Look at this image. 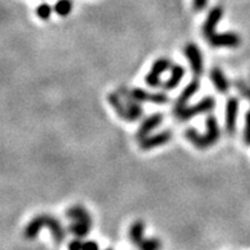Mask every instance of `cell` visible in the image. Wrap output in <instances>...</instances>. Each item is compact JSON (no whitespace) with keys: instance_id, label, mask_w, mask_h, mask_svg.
I'll return each mask as SVG.
<instances>
[{"instance_id":"6da1fadb","label":"cell","mask_w":250,"mask_h":250,"mask_svg":"<svg viewBox=\"0 0 250 250\" xmlns=\"http://www.w3.org/2000/svg\"><path fill=\"white\" fill-rule=\"evenodd\" d=\"M43 227L49 229L56 244H62V241L65 240V227L62 226V224L58 218H55L54 216H50V214H40L33 220H31L26 226V229H24V237L32 240L39 235V232Z\"/></svg>"},{"instance_id":"7a4b0ae2","label":"cell","mask_w":250,"mask_h":250,"mask_svg":"<svg viewBox=\"0 0 250 250\" xmlns=\"http://www.w3.org/2000/svg\"><path fill=\"white\" fill-rule=\"evenodd\" d=\"M206 133L204 134H201L198 133L195 129L189 128L187 129L185 132V137L190 143L197 147L199 149H206L211 146L216 145L221 137V130H220V125H218L217 118L213 115H209L206 120Z\"/></svg>"},{"instance_id":"3957f363","label":"cell","mask_w":250,"mask_h":250,"mask_svg":"<svg viewBox=\"0 0 250 250\" xmlns=\"http://www.w3.org/2000/svg\"><path fill=\"white\" fill-rule=\"evenodd\" d=\"M216 106V100L211 96L204 97L203 100L195 104L193 106H183V107H174V115L181 120V122H187L190 120L193 116H197L199 114H204V112H209L214 109Z\"/></svg>"},{"instance_id":"277c9868","label":"cell","mask_w":250,"mask_h":250,"mask_svg":"<svg viewBox=\"0 0 250 250\" xmlns=\"http://www.w3.org/2000/svg\"><path fill=\"white\" fill-rule=\"evenodd\" d=\"M172 65H174L170 59H167V58H160V59H157L153 62L151 72L146 76V83L149 87H153V88L161 86V74H164L167 70H171Z\"/></svg>"},{"instance_id":"5b68a950","label":"cell","mask_w":250,"mask_h":250,"mask_svg":"<svg viewBox=\"0 0 250 250\" xmlns=\"http://www.w3.org/2000/svg\"><path fill=\"white\" fill-rule=\"evenodd\" d=\"M184 53L187 55V59L190 64L191 72L195 77H201L203 74V58H202V53L198 45L195 43H188L184 47Z\"/></svg>"},{"instance_id":"8992f818","label":"cell","mask_w":250,"mask_h":250,"mask_svg":"<svg viewBox=\"0 0 250 250\" xmlns=\"http://www.w3.org/2000/svg\"><path fill=\"white\" fill-rule=\"evenodd\" d=\"M118 93L122 96V99L125 101V105H126V109H128L130 122H137L138 119H141L142 115H143V109H142L141 102L133 99L130 91L124 86L119 87Z\"/></svg>"},{"instance_id":"52a82bcc","label":"cell","mask_w":250,"mask_h":250,"mask_svg":"<svg viewBox=\"0 0 250 250\" xmlns=\"http://www.w3.org/2000/svg\"><path fill=\"white\" fill-rule=\"evenodd\" d=\"M237 115H239V100L236 97H230L226 104V116H225V129L227 134L236 133Z\"/></svg>"},{"instance_id":"ba28073f","label":"cell","mask_w":250,"mask_h":250,"mask_svg":"<svg viewBox=\"0 0 250 250\" xmlns=\"http://www.w3.org/2000/svg\"><path fill=\"white\" fill-rule=\"evenodd\" d=\"M208 42L213 47H237L240 45V37L234 32H216L208 39Z\"/></svg>"},{"instance_id":"9c48e42d","label":"cell","mask_w":250,"mask_h":250,"mask_svg":"<svg viewBox=\"0 0 250 250\" xmlns=\"http://www.w3.org/2000/svg\"><path fill=\"white\" fill-rule=\"evenodd\" d=\"M171 137L172 133L170 130H164V132H160L157 134L147 135L145 138L139 139V147L143 151H148V149L156 148V147H160V146L168 143Z\"/></svg>"},{"instance_id":"30bf717a","label":"cell","mask_w":250,"mask_h":250,"mask_svg":"<svg viewBox=\"0 0 250 250\" xmlns=\"http://www.w3.org/2000/svg\"><path fill=\"white\" fill-rule=\"evenodd\" d=\"M133 99L139 102H151L156 105H164L168 102V96L166 93H149L143 88H133L130 91Z\"/></svg>"},{"instance_id":"8fae6325","label":"cell","mask_w":250,"mask_h":250,"mask_svg":"<svg viewBox=\"0 0 250 250\" xmlns=\"http://www.w3.org/2000/svg\"><path fill=\"white\" fill-rule=\"evenodd\" d=\"M224 16V10L221 7H214L213 9L208 13L207 20L204 22L203 24V35L206 39H209L211 36H213L214 33H216V27H217L218 22L221 21Z\"/></svg>"},{"instance_id":"7c38bea8","label":"cell","mask_w":250,"mask_h":250,"mask_svg":"<svg viewBox=\"0 0 250 250\" xmlns=\"http://www.w3.org/2000/svg\"><path fill=\"white\" fill-rule=\"evenodd\" d=\"M162 120H164V115L160 114V112L148 116L145 122L142 123L141 126H139L138 132H137V138L142 139L145 138V137H147V135H149V133H151L153 129H156L158 125L161 124Z\"/></svg>"},{"instance_id":"4fadbf2b","label":"cell","mask_w":250,"mask_h":250,"mask_svg":"<svg viewBox=\"0 0 250 250\" xmlns=\"http://www.w3.org/2000/svg\"><path fill=\"white\" fill-rule=\"evenodd\" d=\"M199 87H201V84H199V81H198V79L191 81V82L181 91L180 96H179L176 102H175L174 107H183V106H187L189 100L198 92Z\"/></svg>"},{"instance_id":"5bb4252c","label":"cell","mask_w":250,"mask_h":250,"mask_svg":"<svg viewBox=\"0 0 250 250\" xmlns=\"http://www.w3.org/2000/svg\"><path fill=\"white\" fill-rule=\"evenodd\" d=\"M107 100H109L110 105L112 106V109L115 110V112L119 115V118L122 120H125V122H130L128 109H126V105L123 104L122 96L119 93H110Z\"/></svg>"},{"instance_id":"9a60e30c","label":"cell","mask_w":250,"mask_h":250,"mask_svg":"<svg viewBox=\"0 0 250 250\" xmlns=\"http://www.w3.org/2000/svg\"><path fill=\"white\" fill-rule=\"evenodd\" d=\"M211 81L214 84V87L217 88L220 93H227L230 89V82L226 78L225 73L220 69V68H213L211 70Z\"/></svg>"},{"instance_id":"2e32d148","label":"cell","mask_w":250,"mask_h":250,"mask_svg":"<svg viewBox=\"0 0 250 250\" xmlns=\"http://www.w3.org/2000/svg\"><path fill=\"white\" fill-rule=\"evenodd\" d=\"M185 69L180 64H174L171 68V74H170V78L164 82V88L167 89V91H171V89L176 88L179 86V83L181 82V79L184 77Z\"/></svg>"},{"instance_id":"e0dca14e","label":"cell","mask_w":250,"mask_h":250,"mask_svg":"<svg viewBox=\"0 0 250 250\" xmlns=\"http://www.w3.org/2000/svg\"><path fill=\"white\" fill-rule=\"evenodd\" d=\"M145 230H146V224L143 221H135L134 224L129 229V240L130 243L134 244L135 247L145 239Z\"/></svg>"},{"instance_id":"ac0fdd59","label":"cell","mask_w":250,"mask_h":250,"mask_svg":"<svg viewBox=\"0 0 250 250\" xmlns=\"http://www.w3.org/2000/svg\"><path fill=\"white\" fill-rule=\"evenodd\" d=\"M66 217L72 221H83V222H88V224L92 225V217L86 211V208H83L82 206H73V207H70L66 211Z\"/></svg>"},{"instance_id":"d6986e66","label":"cell","mask_w":250,"mask_h":250,"mask_svg":"<svg viewBox=\"0 0 250 250\" xmlns=\"http://www.w3.org/2000/svg\"><path fill=\"white\" fill-rule=\"evenodd\" d=\"M92 225L88 222H83V221H73L72 224L69 225L68 230L72 232L73 235H76L77 237H84L89 234Z\"/></svg>"},{"instance_id":"ffe728a7","label":"cell","mask_w":250,"mask_h":250,"mask_svg":"<svg viewBox=\"0 0 250 250\" xmlns=\"http://www.w3.org/2000/svg\"><path fill=\"white\" fill-rule=\"evenodd\" d=\"M161 247V241L158 240L157 237H145L137 245L138 250H160Z\"/></svg>"},{"instance_id":"44dd1931","label":"cell","mask_w":250,"mask_h":250,"mask_svg":"<svg viewBox=\"0 0 250 250\" xmlns=\"http://www.w3.org/2000/svg\"><path fill=\"white\" fill-rule=\"evenodd\" d=\"M73 3L70 0H58L56 4L54 5V10L56 14H59L60 17H66L72 12Z\"/></svg>"},{"instance_id":"7402d4cb","label":"cell","mask_w":250,"mask_h":250,"mask_svg":"<svg viewBox=\"0 0 250 250\" xmlns=\"http://www.w3.org/2000/svg\"><path fill=\"white\" fill-rule=\"evenodd\" d=\"M36 13L40 20L47 21L50 17H51V13H53V8H51L50 4L42 3V4H40L39 7H37Z\"/></svg>"},{"instance_id":"603a6c76","label":"cell","mask_w":250,"mask_h":250,"mask_svg":"<svg viewBox=\"0 0 250 250\" xmlns=\"http://www.w3.org/2000/svg\"><path fill=\"white\" fill-rule=\"evenodd\" d=\"M244 142L250 146V110L245 115V129H244Z\"/></svg>"},{"instance_id":"cb8c5ba5","label":"cell","mask_w":250,"mask_h":250,"mask_svg":"<svg viewBox=\"0 0 250 250\" xmlns=\"http://www.w3.org/2000/svg\"><path fill=\"white\" fill-rule=\"evenodd\" d=\"M83 243L82 237H76L73 240L69 241L68 244V250H82L83 249Z\"/></svg>"},{"instance_id":"d4e9b609","label":"cell","mask_w":250,"mask_h":250,"mask_svg":"<svg viewBox=\"0 0 250 250\" xmlns=\"http://www.w3.org/2000/svg\"><path fill=\"white\" fill-rule=\"evenodd\" d=\"M208 4V0H193V8L195 12H202L206 9Z\"/></svg>"},{"instance_id":"484cf974","label":"cell","mask_w":250,"mask_h":250,"mask_svg":"<svg viewBox=\"0 0 250 250\" xmlns=\"http://www.w3.org/2000/svg\"><path fill=\"white\" fill-rule=\"evenodd\" d=\"M82 250H100V247L95 240H87L83 243Z\"/></svg>"},{"instance_id":"4316f807","label":"cell","mask_w":250,"mask_h":250,"mask_svg":"<svg viewBox=\"0 0 250 250\" xmlns=\"http://www.w3.org/2000/svg\"><path fill=\"white\" fill-rule=\"evenodd\" d=\"M106 250H114V249H111V248H109V249H106Z\"/></svg>"}]
</instances>
